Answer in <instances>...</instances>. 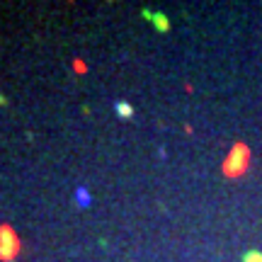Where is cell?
Segmentation results:
<instances>
[{
  "label": "cell",
  "instance_id": "obj_2",
  "mask_svg": "<svg viewBox=\"0 0 262 262\" xmlns=\"http://www.w3.org/2000/svg\"><path fill=\"white\" fill-rule=\"evenodd\" d=\"M75 199H78V204L80 206H90V194H88V189H83V187H78L75 189Z\"/></svg>",
  "mask_w": 262,
  "mask_h": 262
},
{
  "label": "cell",
  "instance_id": "obj_4",
  "mask_svg": "<svg viewBox=\"0 0 262 262\" xmlns=\"http://www.w3.org/2000/svg\"><path fill=\"white\" fill-rule=\"evenodd\" d=\"M245 262H262V255L260 253H248L245 255Z\"/></svg>",
  "mask_w": 262,
  "mask_h": 262
},
{
  "label": "cell",
  "instance_id": "obj_1",
  "mask_svg": "<svg viewBox=\"0 0 262 262\" xmlns=\"http://www.w3.org/2000/svg\"><path fill=\"white\" fill-rule=\"evenodd\" d=\"M143 15L153 19V25H156L160 32H168V29H170V22H168V17H165L163 12H156V15H150V12H143Z\"/></svg>",
  "mask_w": 262,
  "mask_h": 262
},
{
  "label": "cell",
  "instance_id": "obj_3",
  "mask_svg": "<svg viewBox=\"0 0 262 262\" xmlns=\"http://www.w3.org/2000/svg\"><path fill=\"white\" fill-rule=\"evenodd\" d=\"M117 114H119V117H126V119H129V117H134V110H131V104L119 102V104H117Z\"/></svg>",
  "mask_w": 262,
  "mask_h": 262
}]
</instances>
